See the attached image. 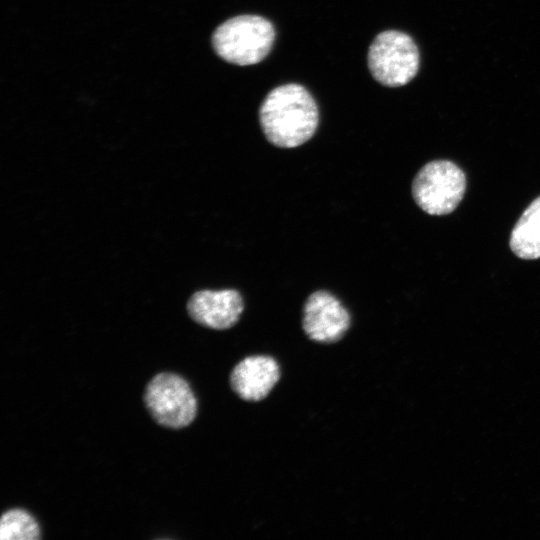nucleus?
Here are the masks:
<instances>
[{
	"label": "nucleus",
	"mask_w": 540,
	"mask_h": 540,
	"mask_svg": "<svg viewBox=\"0 0 540 540\" xmlns=\"http://www.w3.org/2000/svg\"><path fill=\"white\" fill-rule=\"evenodd\" d=\"M244 310L242 296L237 290H201L188 303L189 316L198 324L224 330L236 324Z\"/></svg>",
	"instance_id": "obj_7"
},
{
	"label": "nucleus",
	"mask_w": 540,
	"mask_h": 540,
	"mask_svg": "<svg viewBox=\"0 0 540 540\" xmlns=\"http://www.w3.org/2000/svg\"><path fill=\"white\" fill-rule=\"evenodd\" d=\"M144 401L154 420L172 429L188 426L197 414V400L190 385L173 373L155 375L146 386Z\"/></svg>",
	"instance_id": "obj_5"
},
{
	"label": "nucleus",
	"mask_w": 540,
	"mask_h": 540,
	"mask_svg": "<svg viewBox=\"0 0 540 540\" xmlns=\"http://www.w3.org/2000/svg\"><path fill=\"white\" fill-rule=\"evenodd\" d=\"M40 538V528L36 520L22 509L5 512L0 521V539L36 540Z\"/></svg>",
	"instance_id": "obj_10"
},
{
	"label": "nucleus",
	"mask_w": 540,
	"mask_h": 540,
	"mask_svg": "<svg viewBox=\"0 0 540 540\" xmlns=\"http://www.w3.org/2000/svg\"><path fill=\"white\" fill-rule=\"evenodd\" d=\"M510 248L522 259L540 258V196L523 212L515 224Z\"/></svg>",
	"instance_id": "obj_9"
},
{
	"label": "nucleus",
	"mask_w": 540,
	"mask_h": 540,
	"mask_svg": "<svg viewBox=\"0 0 540 540\" xmlns=\"http://www.w3.org/2000/svg\"><path fill=\"white\" fill-rule=\"evenodd\" d=\"M259 121L267 140L281 148H294L315 133L319 112L311 94L301 85L278 86L265 97Z\"/></svg>",
	"instance_id": "obj_1"
},
{
	"label": "nucleus",
	"mask_w": 540,
	"mask_h": 540,
	"mask_svg": "<svg viewBox=\"0 0 540 540\" xmlns=\"http://www.w3.org/2000/svg\"><path fill=\"white\" fill-rule=\"evenodd\" d=\"M350 323L349 312L330 292L315 291L307 298L302 327L311 340L320 343L339 341L349 329Z\"/></svg>",
	"instance_id": "obj_6"
},
{
	"label": "nucleus",
	"mask_w": 540,
	"mask_h": 540,
	"mask_svg": "<svg viewBox=\"0 0 540 540\" xmlns=\"http://www.w3.org/2000/svg\"><path fill=\"white\" fill-rule=\"evenodd\" d=\"M466 187L464 172L447 160L423 166L414 178L412 194L416 204L431 215L451 213L461 202Z\"/></svg>",
	"instance_id": "obj_4"
},
{
	"label": "nucleus",
	"mask_w": 540,
	"mask_h": 540,
	"mask_svg": "<svg viewBox=\"0 0 540 540\" xmlns=\"http://www.w3.org/2000/svg\"><path fill=\"white\" fill-rule=\"evenodd\" d=\"M280 378L277 362L269 356H250L240 361L232 370L230 385L243 400L264 399Z\"/></svg>",
	"instance_id": "obj_8"
},
{
	"label": "nucleus",
	"mask_w": 540,
	"mask_h": 540,
	"mask_svg": "<svg viewBox=\"0 0 540 540\" xmlns=\"http://www.w3.org/2000/svg\"><path fill=\"white\" fill-rule=\"evenodd\" d=\"M368 67L374 79L384 86L405 85L418 71V48L413 39L403 32H381L369 47Z\"/></svg>",
	"instance_id": "obj_3"
},
{
	"label": "nucleus",
	"mask_w": 540,
	"mask_h": 540,
	"mask_svg": "<svg viewBox=\"0 0 540 540\" xmlns=\"http://www.w3.org/2000/svg\"><path fill=\"white\" fill-rule=\"evenodd\" d=\"M275 38L272 23L258 15H241L228 19L213 33L215 52L236 65H253L270 52Z\"/></svg>",
	"instance_id": "obj_2"
}]
</instances>
